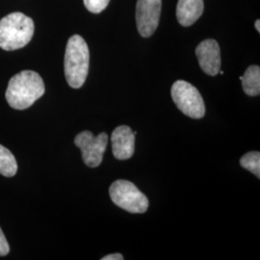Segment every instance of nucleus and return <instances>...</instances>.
Masks as SVG:
<instances>
[{
	"mask_svg": "<svg viewBox=\"0 0 260 260\" xmlns=\"http://www.w3.org/2000/svg\"><path fill=\"white\" fill-rule=\"evenodd\" d=\"M109 194L113 203L130 213H145L149 200L132 182L119 179L112 183Z\"/></svg>",
	"mask_w": 260,
	"mask_h": 260,
	"instance_id": "nucleus-4",
	"label": "nucleus"
},
{
	"mask_svg": "<svg viewBox=\"0 0 260 260\" xmlns=\"http://www.w3.org/2000/svg\"><path fill=\"white\" fill-rule=\"evenodd\" d=\"M46 87L43 78L33 71H22L10 79L6 100L10 106L24 110L44 95Z\"/></svg>",
	"mask_w": 260,
	"mask_h": 260,
	"instance_id": "nucleus-1",
	"label": "nucleus"
},
{
	"mask_svg": "<svg viewBox=\"0 0 260 260\" xmlns=\"http://www.w3.org/2000/svg\"><path fill=\"white\" fill-rule=\"evenodd\" d=\"M244 92L248 95L256 96L260 93V68L258 66L249 67L240 77Z\"/></svg>",
	"mask_w": 260,
	"mask_h": 260,
	"instance_id": "nucleus-11",
	"label": "nucleus"
},
{
	"mask_svg": "<svg viewBox=\"0 0 260 260\" xmlns=\"http://www.w3.org/2000/svg\"><path fill=\"white\" fill-rule=\"evenodd\" d=\"M240 165L259 178L260 153L258 151H251L243 155L240 159Z\"/></svg>",
	"mask_w": 260,
	"mask_h": 260,
	"instance_id": "nucleus-13",
	"label": "nucleus"
},
{
	"mask_svg": "<svg viewBox=\"0 0 260 260\" xmlns=\"http://www.w3.org/2000/svg\"><path fill=\"white\" fill-rule=\"evenodd\" d=\"M112 151L118 160L133 156L135 150V134L127 125L118 126L111 135Z\"/></svg>",
	"mask_w": 260,
	"mask_h": 260,
	"instance_id": "nucleus-9",
	"label": "nucleus"
},
{
	"mask_svg": "<svg viewBox=\"0 0 260 260\" xmlns=\"http://www.w3.org/2000/svg\"><path fill=\"white\" fill-rule=\"evenodd\" d=\"M34 21L22 13H12L0 19V48L12 51L25 47L34 35Z\"/></svg>",
	"mask_w": 260,
	"mask_h": 260,
	"instance_id": "nucleus-3",
	"label": "nucleus"
},
{
	"mask_svg": "<svg viewBox=\"0 0 260 260\" xmlns=\"http://www.w3.org/2000/svg\"><path fill=\"white\" fill-rule=\"evenodd\" d=\"M90 63V52L87 43L79 35H74L69 39L66 47V79L68 84L79 89L86 81Z\"/></svg>",
	"mask_w": 260,
	"mask_h": 260,
	"instance_id": "nucleus-2",
	"label": "nucleus"
},
{
	"mask_svg": "<svg viewBox=\"0 0 260 260\" xmlns=\"http://www.w3.org/2000/svg\"><path fill=\"white\" fill-rule=\"evenodd\" d=\"M18 172V164L14 154L2 145H0V175L4 177H14Z\"/></svg>",
	"mask_w": 260,
	"mask_h": 260,
	"instance_id": "nucleus-12",
	"label": "nucleus"
},
{
	"mask_svg": "<svg viewBox=\"0 0 260 260\" xmlns=\"http://www.w3.org/2000/svg\"><path fill=\"white\" fill-rule=\"evenodd\" d=\"M110 0H84V5L88 11L93 14H100L106 9Z\"/></svg>",
	"mask_w": 260,
	"mask_h": 260,
	"instance_id": "nucleus-14",
	"label": "nucleus"
},
{
	"mask_svg": "<svg viewBox=\"0 0 260 260\" xmlns=\"http://www.w3.org/2000/svg\"><path fill=\"white\" fill-rule=\"evenodd\" d=\"M10 247L7 239L0 229V256H5L9 253Z\"/></svg>",
	"mask_w": 260,
	"mask_h": 260,
	"instance_id": "nucleus-15",
	"label": "nucleus"
},
{
	"mask_svg": "<svg viewBox=\"0 0 260 260\" xmlns=\"http://www.w3.org/2000/svg\"><path fill=\"white\" fill-rule=\"evenodd\" d=\"M204 0H178L177 18L182 26H191L204 13Z\"/></svg>",
	"mask_w": 260,
	"mask_h": 260,
	"instance_id": "nucleus-10",
	"label": "nucleus"
},
{
	"mask_svg": "<svg viewBox=\"0 0 260 260\" xmlns=\"http://www.w3.org/2000/svg\"><path fill=\"white\" fill-rule=\"evenodd\" d=\"M75 143L82 152L84 163L88 167H99L108 144V135L103 132L94 136L91 131H82L75 137Z\"/></svg>",
	"mask_w": 260,
	"mask_h": 260,
	"instance_id": "nucleus-6",
	"label": "nucleus"
},
{
	"mask_svg": "<svg viewBox=\"0 0 260 260\" xmlns=\"http://www.w3.org/2000/svg\"><path fill=\"white\" fill-rule=\"evenodd\" d=\"M103 260H122L123 256L121 255V253H112V254H108L106 256H104L102 258Z\"/></svg>",
	"mask_w": 260,
	"mask_h": 260,
	"instance_id": "nucleus-16",
	"label": "nucleus"
},
{
	"mask_svg": "<svg viewBox=\"0 0 260 260\" xmlns=\"http://www.w3.org/2000/svg\"><path fill=\"white\" fill-rule=\"evenodd\" d=\"M171 94L177 108L192 119H202L205 115V106L203 96L192 84L177 80L173 84Z\"/></svg>",
	"mask_w": 260,
	"mask_h": 260,
	"instance_id": "nucleus-5",
	"label": "nucleus"
},
{
	"mask_svg": "<svg viewBox=\"0 0 260 260\" xmlns=\"http://www.w3.org/2000/svg\"><path fill=\"white\" fill-rule=\"evenodd\" d=\"M196 55L201 69L206 75L215 76L221 70V51L218 43L207 39L196 48Z\"/></svg>",
	"mask_w": 260,
	"mask_h": 260,
	"instance_id": "nucleus-8",
	"label": "nucleus"
},
{
	"mask_svg": "<svg viewBox=\"0 0 260 260\" xmlns=\"http://www.w3.org/2000/svg\"><path fill=\"white\" fill-rule=\"evenodd\" d=\"M162 0H138L136 23L142 37L149 38L155 32L161 16Z\"/></svg>",
	"mask_w": 260,
	"mask_h": 260,
	"instance_id": "nucleus-7",
	"label": "nucleus"
},
{
	"mask_svg": "<svg viewBox=\"0 0 260 260\" xmlns=\"http://www.w3.org/2000/svg\"><path fill=\"white\" fill-rule=\"evenodd\" d=\"M254 26L256 28V30H257V32L259 33L260 32V21L259 19H257L256 21H255V24H254Z\"/></svg>",
	"mask_w": 260,
	"mask_h": 260,
	"instance_id": "nucleus-17",
	"label": "nucleus"
}]
</instances>
